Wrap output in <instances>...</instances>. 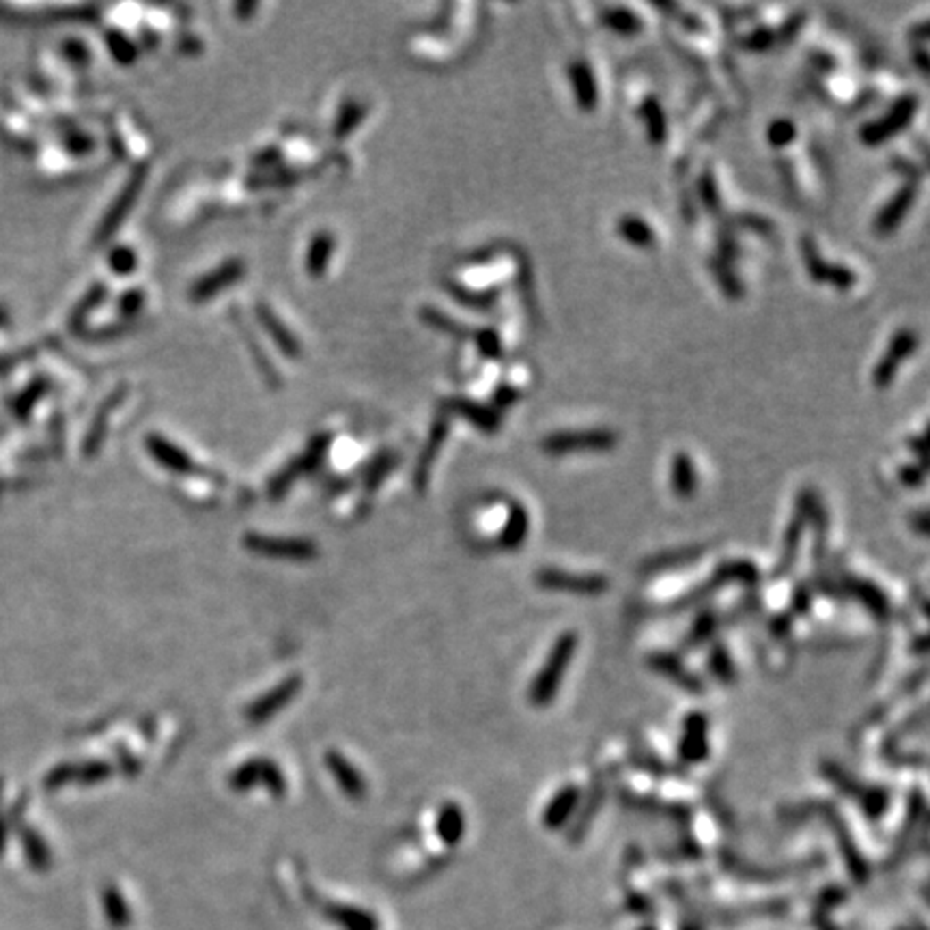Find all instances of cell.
Returning a JSON list of instances; mask_svg holds the SVG:
<instances>
[{
  "instance_id": "obj_1",
  "label": "cell",
  "mask_w": 930,
  "mask_h": 930,
  "mask_svg": "<svg viewBox=\"0 0 930 930\" xmlns=\"http://www.w3.org/2000/svg\"><path fill=\"white\" fill-rule=\"evenodd\" d=\"M576 649H577V635L573 634V631H569V634H562L560 637H558L556 644H553V649L550 652V657H547V661L543 663L539 677L532 681L530 702L535 704V707H545V704H550L552 700L556 698L558 687H560V681L564 677V670H567V666L571 663L573 655H576Z\"/></svg>"
},
{
  "instance_id": "obj_2",
  "label": "cell",
  "mask_w": 930,
  "mask_h": 930,
  "mask_svg": "<svg viewBox=\"0 0 930 930\" xmlns=\"http://www.w3.org/2000/svg\"><path fill=\"white\" fill-rule=\"evenodd\" d=\"M619 444L612 428H588V431L552 433L541 442V451L552 457L576 453H608Z\"/></svg>"
},
{
  "instance_id": "obj_3",
  "label": "cell",
  "mask_w": 930,
  "mask_h": 930,
  "mask_svg": "<svg viewBox=\"0 0 930 930\" xmlns=\"http://www.w3.org/2000/svg\"><path fill=\"white\" fill-rule=\"evenodd\" d=\"M918 104L919 97L911 95V93L898 97L896 102L892 104L890 111L883 114L881 119L866 123L864 128L859 129V140L864 145H868V147H879V145L887 143L893 134H901L902 129L911 123L913 114L918 112Z\"/></svg>"
},
{
  "instance_id": "obj_4",
  "label": "cell",
  "mask_w": 930,
  "mask_h": 930,
  "mask_svg": "<svg viewBox=\"0 0 930 930\" xmlns=\"http://www.w3.org/2000/svg\"><path fill=\"white\" fill-rule=\"evenodd\" d=\"M801 257L803 265H806L808 270V276L814 282H825V285H832L840 291H849L857 282V274L853 270L846 268V265L827 263V261L820 257L817 242H814L812 237H808V235L801 239Z\"/></svg>"
},
{
  "instance_id": "obj_5",
  "label": "cell",
  "mask_w": 930,
  "mask_h": 930,
  "mask_svg": "<svg viewBox=\"0 0 930 930\" xmlns=\"http://www.w3.org/2000/svg\"><path fill=\"white\" fill-rule=\"evenodd\" d=\"M918 349V334L913 330H901L892 336L890 345H887L885 353L881 355V360L876 362V367L872 369V384L875 388L885 390L890 388L893 378H896L898 369H901L902 360H907L909 355Z\"/></svg>"
},
{
  "instance_id": "obj_6",
  "label": "cell",
  "mask_w": 930,
  "mask_h": 930,
  "mask_svg": "<svg viewBox=\"0 0 930 930\" xmlns=\"http://www.w3.org/2000/svg\"><path fill=\"white\" fill-rule=\"evenodd\" d=\"M541 588L558 590V593L573 594H601L608 590V579L601 576H577V573H564L556 569H545L536 576Z\"/></svg>"
},
{
  "instance_id": "obj_7",
  "label": "cell",
  "mask_w": 930,
  "mask_h": 930,
  "mask_svg": "<svg viewBox=\"0 0 930 930\" xmlns=\"http://www.w3.org/2000/svg\"><path fill=\"white\" fill-rule=\"evenodd\" d=\"M257 782L265 784L274 795H282V791H285V777H282L278 767L270 760L245 762V765L239 767L231 777V786L237 788V791L254 786Z\"/></svg>"
},
{
  "instance_id": "obj_8",
  "label": "cell",
  "mask_w": 930,
  "mask_h": 930,
  "mask_svg": "<svg viewBox=\"0 0 930 930\" xmlns=\"http://www.w3.org/2000/svg\"><path fill=\"white\" fill-rule=\"evenodd\" d=\"M918 196V181L909 179L901 190L893 195L890 201L885 203V207L876 213L875 218V233L876 235H890L898 228V224L902 222V218L907 216L909 209H911L913 201Z\"/></svg>"
},
{
  "instance_id": "obj_9",
  "label": "cell",
  "mask_w": 930,
  "mask_h": 930,
  "mask_svg": "<svg viewBox=\"0 0 930 930\" xmlns=\"http://www.w3.org/2000/svg\"><path fill=\"white\" fill-rule=\"evenodd\" d=\"M245 545L265 556L289 558V560H308L315 556V545L302 539H268V536L253 535L245 539Z\"/></svg>"
},
{
  "instance_id": "obj_10",
  "label": "cell",
  "mask_w": 930,
  "mask_h": 930,
  "mask_svg": "<svg viewBox=\"0 0 930 930\" xmlns=\"http://www.w3.org/2000/svg\"><path fill=\"white\" fill-rule=\"evenodd\" d=\"M707 730L709 722L704 715L692 713L685 719V735H683L681 747V759L685 762H702L704 756L709 754V743H707Z\"/></svg>"
},
{
  "instance_id": "obj_11",
  "label": "cell",
  "mask_w": 930,
  "mask_h": 930,
  "mask_svg": "<svg viewBox=\"0 0 930 930\" xmlns=\"http://www.w3.org/2000/svg\"><path fill=\"white\" fill-rule=\"evenodd\" d=\"M569 78L573 82V93H576L577 106L582 112H593L599 104V88L594 80L593 70L586 61H576L569 65Z\"/></svg>"
},
{
  "instance_id": "obj_12",
  "label": "cell",
  "mask_w": 930,
  "mask_h": 930,
  "mask_svg": "<svg viewBox=\"0 0 930 930\" xmlns=\"http://www.w3.org/2000/svg\"><path fill=\"white\" fill-rule=\"evenodd\" d=\"M297 692H300V678H289V681L282 683L280 687H276L274 692H270L268 696L257 700L248 710V719H253V722H263V719L271 718V715L278 713L291 698H295Z\"/></svg>"
},
{
  "instance_id": "obj_13",
  "label": "cell",
  "mask_w": 930,
  "mask_h": 930,
  "mask_svg": "<svg viewBox=\"0 0 930 930\" xmlns=\"http://www.w3.org/2000/svg\"><path fill=\"white\" fill-rule=\"evenodd\" d=\"M577 803H579L577 786L569 784V786L560 788V791L556 793V797L547 803L545 814H543V823H545V827L547 829L564 827V823H567V820L573 817V812H576Z\"/></svg>"
},
{
  "instance_id": "obj_14",
  "label": "cell",
  "mask_w": 930,
  "mask_h": 930,
  "mask_svg": "<svg viewBox=\"0 0 930 930\" xmlns=\"http://www.w3.org/2000/svg\"><path fill=\"white\" fill-rule=\"evenodd\" d=\"M616 233L619 237H623L627 244L634 245V248L649 250L655 245V231L651 228V224L644 218L634 216V213H625L616 220Z\"/></svg>"
},
{
  "instance_id": "obj_15",
  "label": "cell",
  "mask_w": 930,
  "mask_h": 930,
  "mask_svg": "<svg viewBox=\"0 0 930 930\" xmlns=\"http://www.w3.org/2000/svg\"><path fill=\"white\" fill-rule=\"evenodd\" d=\"M651 666L657 668L661 674H666L668 678H672V681L677 683V685H681L685 692H692V693L702 692V681H700L698 677H693L692 672H687L685 666H683L677 657L666 655V652H660V655L651 657Z\"/></svg>"
},
{
  "instance_id": "obj_16",
  "label": "cell",
  "mask_w": 930,
  "mask_h": 930,
  "mask_svg": "<svg viewBox=\"0 0 930 930\" xmlns=\"http://www.w3.org/2000/svg\"><path fill=\"white\" fill-rule=\"evenodd\" d=\"M672 489L678 498H692L698 489V474L693 459L687 453H677L672 459Z\"/></svg>"
},
{
  "instance_id": "obj_17",
  "label": "cell",
  "mask_w": 930,
  "mask_h": 930,
  "mask_svg": "<svg viewBox=\"0 0 930 930\" xmlns=\"http://www.w3.org/2000/svg\"><path fill=\"white\" fill-rule=\"evenodd\" d=\"M326 765L330 767V771L334 773V777H336V782L341 784L343 791L347 793L349 797H353V799L364 797V793H367V784H364L362 776H360V773L355 771L353 767L343 759V756L334 754L332 751V754L326 756Z\"/></svg>"
},
{
  "instance_id": "obj_18",
  "label": "cell",
  "mask_w": 930,
  "mask_h": 930,
  "mask_svg": "<svg viewBox=\"0 0 930 930\" xmlns=\"http://www.w3.org/2000/svg\"><path fill=\"white\" fill-rule=\"evenodd\" d=\"M640 117L644 119L646 136L651 145H663L668 138V121L660 99L646 97L640 106Z\"/></svg>"
},
{
  "instance_id": "obj_19",
  "label": "cell",
  "mask_w": 930,
  "mask_h": 930,
  "mask_svg": "<svg viewBox=\"0 0 930 930\" xmlns=\"http://www.w3.org/2000/svg\"><path fill=\"white\" fill-rule=\"evenodd\" d=\"M601 24L605 26V29L614 30V33L623 35V37H634V35H637L642 30V18L637 13L631 12V9L627 7H610V9H603L599 15Z\"/></svg>"
},
{
  "instance_id": "obj_20",
  "label": "cell",
  "mask_w": 930,
  "mask_h": 930,
  "mask_svg": "<svg viewBox=\"0 0 930 930\" xmlns=\"http://www.w3.org/2000/svg\"><path fill=\"white\" fill-rule=\"evenodd\" d=\"M527 530H530V519H527L526 509L521 504H511L509 521H506L500 545H502L504 550H515V547H519L521 543L526 541Z\"/></svg>"
},
{
  "instance_id": "obj_21",
  "label": "cell",
  "mask_w": 930,
  "mask_h": 930,
  "mask_svg": "<svg viewBox=\"0 0 930 930\" xmlns=\"http://www.w3.org/2000/svg\"><path fill=\"white\" fill-rule=\"evenodd\" d=\"M453 405L459 414H461L463 418H468L474 427L483 428L485 433H494L495 428L502 425V420H500V416L495 414V411H491V410H487V407H483L478 403H472V401H454Z\"/></svg>"
},
{
  "instance_id": "obj_22",
  "label": "cell",
  "mask_w": 930,
  "mask_h": 930,
  "mask_svg": "<svg viewBox=\"0 0 930 930\" xmlns=\"http://www.w3.org/2000/svg\"><path fill=\"white\" fill-rule=\"evenodd\" d=\"M846 588H849L851 594H855L857 599L864 601L866 605H868V610L872 614L876 616H887V612H890V605H887V599L883 597L881 590H876L872 584H866V582H859V579H849L846 582Z\"/></svg>"
},
{
  "instance_id": "obj_23",
  "label": "cell",
  "mask_w": 930,
  "mask_h": 930,
  "mask_svg": "<svg viewBox=\"0 0 930 930\" xmlns=\"http://www.w3.org/2000/svg\"><path fill=\"white\" fill-rule=\"evenodd\" d=\"M149 446H151V453H154V457H158V461L164 463V468L177 469V472H186V469L192 468L190 459H187L181 451H177L175 446H170V444L162 442L155 437V440L149 442Z\"/></svg>"
},
{
  "instance_id": "obj_24",
  "label": "cell",
  "mask_w": 930,
  "mask_h": 930,
  "mask_svg": "<svg viewBox=\"0 0 930 930\" xmlns=\"http://www.w3.org/2000/svg\"><path fill=\"white\" fill-rule=\"evenodd\" d=\"M710 270H713L715 280H718V285L722 286V291L730 297V300H741V297H743V285H741V280L736 278L735 271L730 270L728 263H724L722 259L715 257L713 261H710Z\"/></svg>"
},
{
  "instance_id": "obj_25",
  "label": "cell",
  "mask_w": 930,
  "mask_h": 930,
  "mask_svg": "<svg viewBox=\"0 0 930 930\" xmlns=\"http://www.w3.org/2000/svg\"><path fill=\"white\" fill-rule=\"evenodd\" d=\"M437 827H440L442 838L446 840V843H451V844L457 843V840L463 835V814H461V808L454 806V803H448V806H444Z\"/></svg>"
},
{
  "instance_id": "obj_26",
  "label": "cell",
  "mask_w": 930,
  "mask_h": 930,
  "mask_svg": "<svg viewBox=\"0 0 930 930\" xmlns=\"http://www.w3.org/2000/svg\"><path fill=\"white\" fill-rule=\"evenodd\" d=\"M698 196L709 213H713V216L722 213V196H719L718 184H715V177L710 170H704L702 177H700Z\"/></svg>"
},
{
  "instance_id": "obj_27",
  "label": "cell",
  "mask_w": 930,
  "mask_h": 930,
  "mask_svg": "<svg viewBox=\"0 0 930 930\" xmlns=\"http://www.w3.org/2000/svg\"><path fill=\"white\" fill-rule=\"evenodd\" d=\"M797 136V125L791 119H776L767 128V140H769L771 147L782 149L786 145H791Z\"/></svg>"
},
{
  "instance_id": "obj_28",
  "label": "cell",
  "mask_w": 930,
  "mask_h": 930,
  "mask_svg": "<svg viewBox=\"0 0 930 930\" xmlns=\"http://www.w3.org/2000/svg\"><path fill=\"white\" fill-rule=\"evenodd\" d=\"M776 44H777V33L773 29H769V26H759V29H754L751 33H747L745 37L741 39V46H743L745 50H751V52H767V50H771Z\"/></svg>"
},
{
  "instance_id": "obj_29",
  "label": "cell",
  "mask_w": 930,
  "mask_h": 930,
  "mask_svg": "<svg viewBox=\"0 0 930 930\" xmlns=\"http://www.w3.org/2000/svg\"><path fill=\"white\" fill-rule=\"evenodd\" d=\"M710 668H713V674L719 681L730 683L735 678V666L733 661H730L728 652H726L722 646H718V649L713 651V655H710Z\"/></svg>"
},
{
  "instance_id": "obj_30",
  "label": "cell",
  "mask_w": 930,
  "mask_h": 930,
  "mask_svg": "<svg viewBox=\"0 0 930 930\" xmlns=\"http://www.w3.org/2000/svg\"><path fill=\"white\" fill-rule=\"evenodd\" d=\"M657 7L663 9V12L670 13L672 18L683 26V29H687V30H702L704 29L702 22H700V20H698V15L683 12V9L678 7V4H674V3H657Z\"/></svg>"
},
{
  "instance_id": "obj_31",
  "label": "cell",
  "mask_w": 930,
  "mask_h": 930,
  "mask_svg": "<svg viewBox=\"0 0 930 930\" xmlns=\"http://www.w3.org/2000/svg\"><path fill=\"white\" fill-rule=\"evenodd\" d=\"M477 345L478 352L487 355V358H498V355H502V341H500L495 330H480L477 334Z\"/></svg>"
},
{
  "instance_id": "obj_32",
  "label": "cell",
  "mask_w": 930,
  "mask_h": 930,
  "mask_svg": "<svg viewBox=\"0 0 930 930\" xmlns=\"http://www.w3.org/2000/svg\"><path fill=\"white\" fill-rule=\"evenodd\" d=\"M700 552L696 550H683V552H677V553H666V556H660L657 560H651L649 567L651 571H655V569H668L670 564H683V562H689L693 560V558L698 556Z\"/></svg>"
},
{
  "instance_id": "obj_33",
  "label": "cell",
  "mask_w": 930,
  "mask_h": 930,
  "mask_svg": "<svg viewBox=\"0 0 930 930\" xmlns=\"http://www.w3.org/2000/svg\"><path fill=\"white\" fill-rule=\"evenodd\" d=\"M736 222H739V227L750 228V231L760 235H769L773 231V222L762 216H756V213H741V216H736Z\"/></svg>"
},
{
  "instance_id": "obj_34",
  "label": "cell",
  "mask_w": 930,
  "mask_h": 930,
  "mask_svg": "<svg viewBox=\"0 0 930 930\" xmlns=\"http://www.w3.org/2000/svg\"><path fill=\"white\" fill-rule=\"evenodd\" d=\"M519 396H521L519 390L513 388V386H509V384H502V386H500V388H495V392H494V403L500 405V407H509V405L517 403V401H519Z\"/></svg>"
},
{
  "instance_id": "obj_35",
  "label": "cell",
  "mask_w": 930,
  "mask_h": 930,
  "mask_svg": "<svg viewBox=\"0 0 930 930\" xmlns=\"http://www.w3.org/2000/svg\"><path fill=\"white\" fill-rule=\"evenodd\" d=\"M803 26V13H795L793 18H788L786 22H784L782 30L777 33V41H791L795 39V35L799 33V29Z\"/></svg>"
},
{
  "instance_id": "obj_36",
  "label": "cell",
  "mask_w": 930,
  "mask_h": 930,
  "mask_svg": "<svg viewBox=\"0 0 930 930\" xmlns=\"http://www.w3.org/2000/svg\"><path fill=\"white\" fill-rule=\"evenodd\" d=\"M715 627V619L710 614H704L700 616V620L696 623V627H693V634H692V644H698V642L707 640V635L713 631Z\"/></svg>"
},
{
  "instance_id": "obj_37",
  "label": "cell",
  "mask_w": 930,
  "mask_h": 930,
  "mask_svg": "<svg viewBox=\"0 0 930 930\" xmlns=\"http://www.w3.org/2000/svg\"><path fill=\"white\" fill-rule=\"evenodd\" d=\"M901 480L907 487H919L924 480V468H919V465H907V468L901 469Z\"/></svg>"
},
{
  "instance_id": "obj_38",
  "label": "cell",
  "mask_w": 930,
  "mask_h": 930,
  "mask_svg": "<svg viewBox=\"0 0 930 930\" xmlns=\"http://www.w3.org/2000/svg\"><path fill=\"white\" fill-rule=\"evenodd\" d=\"M629 907H631V911L642 913V916H644L646 911H651L652 905H651L649 901H646L644 896H642V893H631V896H629Z\"/></svg>"
},
{
  "instance_id": "obj_39",
  "label": "cell",
  "mask_w": 930,
  "mask_h": 930,
  "mask_svg": "<svg viewBox=\"0 0 930 930\" xmlns=\"http://www.w3.org/2000/svg\"><path fill=\"white\" fill-rule=\"evenodd\" d=\"M913 61L918 62V67H919V71H922V74H928V52H926V48H924V46H918L916 54H913Z\"/></svg>"
},
{
  "instance_id": "obj_40",
  "label": "cell",
  "mask_w": 930,
  "mask_h": 930,
  "mask_svg": "<svg viewBox=\"0 0 930 930\" xmlns=\"http://www.w3.org/2000/svg\"><path fill=\"white\" fill-rule=\"evenodd\" d=\"M812 62L817 67H820V71H832L835 67V61L827 54H812Z\"/></svg>"
},
{
  "instance_id": "obj_41",
  "label": "cell",
  "mask_w": 930,
  "mask_h": 930,
  "mask_svg": "<svg viewBox=\"0 0 930 930\" xmlns=\"http://www.w3.org/2000/svg\"><path fill=\"white\" fill-rule=\"evenodd\" d=\"M681 930H698V926H696V924H692V922H689V924L685 922V924H683V926H681Z\"/></svg>"
},
{
  "instance_id": "obj_42",
  "label": "cell",
  "mask_w": 930,
  "mask_h": 930,
  "mask_svg": "<svg viewBox=\"0 0 930 930\" xmlns=\"http://www.w3.org/2000/svg\"><path fill=\"white\" fill-rule=\"evenodd\" d=\"M640 930H657V928H652V926H644V928H640Z\"/></svg>"
}]
</instances>
